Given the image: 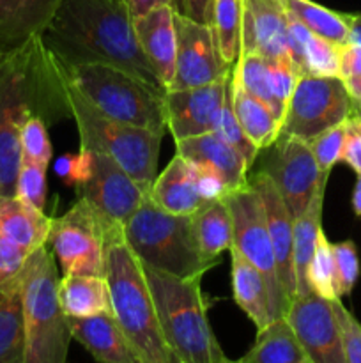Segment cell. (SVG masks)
<instances>
[{
    "label": "cell",
    "instance_id": "74e56055",
    "mask_svg": "<svg viewBox=\"0 0 361 363\" xmlns=\"http://www.w3.org/2000/svg\"><path fill=\"white\" fill-rule=\"evenodd\" d=\"M46 169L48 165L45 163L21 160L16 184L18 197L41 211H45L46 206Z\"/></svg>",
    "mask_w": 361,
    "mask_h": 363
},
{
    "label": "cell",
    "instance_id": "603a6c76",
    "mask_svg": "<svg viewBox=\"0 0 361 363\" xmlns=\"http://www.w3.org/2000/svg\"><path fill=\"white\" fill-rule=\"evenodd\" d=\"M326 186H328V177L321 181L314 197L308 202L306 209L294 220L292 261L294 277H296V294L294 296H303V294L311 293L310 282H308V268H310L311 257L315 254L319 233L322 230V208H324Z\"/></svg>",
    "mask_w": 361,
    "mask_h": 363
},
{
    "label": "cell",
    "instance_id": "7dc6e473",
    "mask_svg": "<svg viewBox=\"0 0 361 363\" xmlns=\"http://www.w3.org/2000/svg\"><path fill=\"white\" fill-rule=\"evenodd\" d=\"M361 77V46L342 45L340 48V78Z\"/></svg>",
    "mask_w": 361,
    "mask_h": 363
},
{
    "label": "cell",
    "instance_id": "2e32d148",
    "mask_svg": "<svg viewBox=\"0 0 361 363\" xmlns=\"http://www.w3.org/2000/svg\"><path fill=\"white\" fill-rule=\"evenodd\" d=\"M289 14L282 0H243L241 53H258L265 59L289 55Z\"/></svg>",
    "mask_w": 361,
    "mask_h": 363
},
{
    "label": "cell",
    "instance_id": "836d02e7",
    "mask_svg": "<svg viewBox=\"0 0 361 363\" xmlns=\"http://www.w3.org/2000/svg\"><path fill=\"white\" fill-rule=\"evenodd\" d=\"M308 282L314 293L321 294L326 300H335L340 298L338 282H336V268L335 257H333L331 243L326 238L324 230L319 233L317 247L311 257L310 268H308Z\"/></svg>",
    "mask_w": 361,
    "mask_h": 363
},
{
    "label": "cell",
    "instance_id": "277c9868",
    "mask_svg": "<svg viewBox=\"0 0 361 363\" xmlns=\"http://www.w3.org/2000/svg\"><path fill=\"white\" fill-rule=\"evenodd\" d=\"M48 59L57 74L73 85L99 113L119 123L166 131V91L110 64L62 66L53 57L48 55Z\"/></svg>",
    "mask_w": 361,
    "mask_h": 363
},
{
    "label": "cell",
    "instance_id": "1f68e13d",
    "mask_svg": "<svg viewBox=\"0 0 361 363\" xmlns=\"http://www.w3.org/2000/svg\"><path fill=\"white\" fill-rule=\"evenodd\" d=\"M211 30L216 46L225 60L232 67L241 53V32H243V0H212Z\"/></svg>",
    "mask_w": 361,
    "mask_h": 363
},
{
    "label": "cell",
    "instance_id": "e575fe53",
    "mask_svg": "<svg viewBox=\"0 0 361 363\" xmlns=\"http://www.w3.org/2000/svg\"><path fill=\"white\" fill-rule=\"evenodd\" d=\"M216 133L227 142V144L232 145L236 151H239L241 155L244 156L246 163L250 165V169L253 167L255 160L258 156V149L255 147L253 144L250 142V138L246 137L244 130L241 128L239 121H237L236 112H234V103H232V89H230V78H229V85H227V92H225V99H223V106H222V113H219L218 124H216Z\"/></svg>",
    "mask_w": 361,
    "mask_h": 363
},
{
    "label": "cell",
    "instance_id": "f5cc1de1",
    "mask_svg": "<svg viewBox=\"0 0 361 363\" xmlns=\"http://www.w3.org/2000/svg\"><path fill=\"white\" fill-rule=\"evenodd\" d=\"M354 101H356V99H354ZM356 106H357V110H360V113H361V106L357 105V103H356Z\"/></svg>",
    "mask_w": 361,
    "mask_h": 363
},
{
    "label": "cell",
    "instance_id": "cb8c5ba5",
    "mask_svg": "<svg viewBox=\"0 0 361 363\" xmlns=\"http://www.w3.org/2000/svg\"><path fill=\"white\" fill-rule=\"evenodd\" d=\"M52 218L21 201L18 195L0 197V234L28 252L48 243Z\"/></svg>",
    "mask_w": 361,
    "mask_h": 363
},
{
    "label": "cell",
    "instance_id": "d6986e66",
    "mask_svg": "<svg viewBox=\"0 0 361 363\" xmlns=\"http://www.w3.org/2000/svg\"><path fill=\"white\" fill-rule=\"evenodd\" d=\"M71 339L101 363H140L112 312L74 318L67 315Z\"/></svg>",
    "mask_w": 361,
    "mask_h": 363
},
{
    "label": "cell",
    "instance_id": "681fc988",
    "mask_svg": "<svg viewBox=\"0 0 361 363\" xmlns=\"http://www.w3.org/2000/svg\"><path fill=\"white\" fill-rule=\"evenodd\" d=\"M127 6V9H130L131 16H140V14H145L149 13V11L156 9V7L159 6H166V4H172V6H176L173 4V0H124Z\"/></svg>",
    "mask_w": 361,
    "mask_h": 363
},
{
    "label": "cell",
    "instance_id": "7c38bea8",
    "mask_svg": "<svg viewBox=\"0 0 361 363\" xmlns=\"http://www.w3.org/2000/svg\"><path fill=\"white\" fill-rule=\"evenodd\" d=\"M91 152V167L76 186L78 197L101 215L108 225H124L149 195L140 184L108 155Z\"/></svg>",
    "mask_w": 361,
    "mask_h": 363
},
{
    "label": "cell",
    "instance_id": "f546056e",
    "mask_svg": "<svg viewBox=\"0 0 361 363\" xmlns=\"http://www.w3.org/2000/svg\"><path fill=\"white\" fill-rule=\"evenodd\" d=\"M0 363H25V321L20 287L0 289Z\"/></svg>",
    "mask_w": 361,
    "mask_h": 363
},
{
    "label": "cell",
    "instance_id": "ffe728a7",
    "mask_svg": "<svg viewBox=\"0 0 361 363\" xmlns=\"http://www.w3.org/2000/svg\"><path fill=\"white\" fill-rule=\"evenodd\" d=\"M62 0H0V53L39 38Z\"/></svg>",
    "mask_w": 361,
    "mask_h": 363
},
{
    "label": "cell",
    "instance_id": "30bf717a",
    "mask_svg": "<svg viewBox=\"0 0 361 363\" xmlns=\"http://www.w3.org/2000/svg\"><path fill=\"white\" fill-rule=\"evenodd\" d=\"M353 108L354 98L342 78L303 74L287 103L280 135L310 142L328 128L343 123Z\"/></svg>",
    "mask_w": 361,
    "mask_h": 363
},
{
    "label": "cell",
    "instance_id": "7bdbcfd3",
    "mask_svg": "<svg viewBox=\"0 0 361 363\" xmlns=\"http://www.w3.org/2000/svg\"><path fill=\"white\" fill-rule=\"evenodd\" d=\"M342 162L361 174V113L354 101L353 112L345 119V140H343Z\"/></svg>",
    "mask_w": 361,
    "mask_h": 363
},
{
    "label": "cell",
    "instance_id": "d590c367",
    "mask_svg": "<svg viewBox=\"0 0 361 363\" xmlns=\"http://www.w3.org/2000/svg\"><path fill=\"white\" fill-rule=\"evenodd\" d=\"M340 48L342 45L311 34L308 39L306 53H304L306 73L314 77L340 78Z\"/></svg>",
    "mask_w": 361,
    "mask_h": 363
},
{
    "label": "cell",
    "instance_id": "8d00e7d4",
    "mask_svg": "<svg viewBox=\"0 0 361 363\" xmlns=\"http://www.w3.org/2000/svg\"><path fill=\"white\" fill-rule=\"evenodd\" d=\"M21 155L23 160L45 163L52 162V142H50L48 130H46L45 117L39 113H32L21 126Z\"/></svg>",
    "mask_w": 361,
    "mask_h": 363
},
{
    "label": "cell",
    "instance_id": "5b68a950",
    "mask_svg": "<svg viewBox=\"0 0 361 363\" xmlns=\"http://www.w3.org/2000/svg\"><path fill=\"white\" fill-rule=\"evenodd\" d=\"M59 82L64 105L73 116L80 133V147L108 155L140 184L145 194H151L152 183L158 176L156 169H158L159 147L165 133L110 119L99 113L64 78L59 77Z\"/></svg>",
    "mask_w": 361,
    "mask_h": 363
},
{
    "label": "cell",
    "instance_id": "b9f144b4",
    "mask_svg": "<svg viewBox=\"0 0 361 363\" xmlns=\"http://www.w3.org/2000/svg\"><path fill=\"white\" fill-rule=\"evenodd\" d=\"M335 311L336 323H338L340 340H342L343 357L345 363H361V325L357 319L343 307L340 298L331 300Z\"/></svg>",
    "mask_w": 361,
    "mask_h": 363
},
{
    "label": "cell",
    "instance_id": "f907efd6",
    "mask_svg": "<svg viewBox=\"0 0 361 363\" xmlns=\"http://www.w3.org/2000/svg\"><path fill=\"white\" fill-rule=\"evenodd\" d=\"M349 20V39L350 45L361 46V13H347Z\"/></svg>",
    "mask_w": 361,
    "mask_h": 363
},
{
    "label": "cell",
    "instance_id": "9a60e30c",
    "mask_svg": "<svg viewBox=\"0 0 361 363\" xmlns=\"http://www.w3.org/2000/svg\"><path fill=\"white\" fill-rule=\"evenodd\" d=\"M230 73L212 84L165 92L166 128L173 140L198 137L216 130Z\"/></svg>",
    "mask_w": 361,
    "mask_h": 363
},
{
    "label": "cell",
    "instance_id": "f6af8a7d",
    "mask_svg": "<svg viewBox=\"0 0 361 363\" xmlns=\"http://www.w3.org/2000/svg\"><path fill=\"white\" fill-rule=\"evenodd\" d=\"M88 167H91V152L80 147L76 155H64L57 158L55 172L64 183L76 188L87 177Z\"/></svg>",
    "mask_w": 361,
    "mask_h": 363
},
{
    "label": "cell",
    "instance_id": "816d5d0a",
    "mask_svg": "<svg viewBox=\"0 0 361 363\" xmlns=\"http://www.w3.org/2000/svg\"><path fill=\"white\" fill-rule=\"evenodd\" d=\"M353 209L354 213H356V216H361V174H357L356 184H354Z\"/></svg>",
    "mask_w": 361,
    "mask_h": 363
},
{
    "label": "cell",
    "instance_id": "ba28073f",
    "mask_svg": "<svg viewBox=\"0 0 361 363\" xmlns=\"http://www.w3.org/2000/svg\"><path fill=\"white\" fill-rule=\"evenodd\" d=\"M232 216V245L246 261L262 273L268 286L271 318H285L290 296L278 277L276 255L265 223L264 206L250 183L225 195Z\"/></svg>",
    "mask_w": 361,
    "mask_h": 363
},
{
    "label": "cell",
    "instance_id": "ee69618b",
    "mask_svg": "<svg viewBox=\"0 0 361 363\" xmlns=\"http://www.w3.org/2000/svg\"><path fill=\"white\" fill-rule=\"evenodd\" d=\"M287 14H289V23H287V52H289L290 60H292L299 77H303V74H308L304 53H306V45L311 32L297 18H294L290 13Z\"/></svg>",
    "mask_w": 361,
    "mask_h": 363
},
{
    "label": "cell",
    "instance_id": "4fadbf2b",
    "mask_svg": "<svg viewBox=\"0 0 361 363\" xmlns=\"http://www.w3.org/2000/svg\"><path fill=\"white\" fill-rule=\"evenodd\" d=\"M177 57L176 73L166 91L198 87L225 78L232 71L222 59L211 25L200 23L186 14L176 13Z\"/></svg>",
    "mask_w": 361,
    "mask_h": 363
},
{
    "label": "cell",
    "instance_id": "4316f807",
    "mask_svg": "<svg viewBox=\"0 0 361 363\" xmlns=\"http://www.w3.org/2000/svg\"><path fill=\"white\" fill-rule=\"evenodd\" d=\"M257 340L243 363H310L299 339L285 318L273 319L262 330H257Z\"/></svg>",
    "mask_w": 361,
    "mask_h": 363
},
{
    "label": "cell",
    "instance_id": "83f0119b",
    "mask_svg": "<svg viewBox=\"0 0 361 363\" xmlns=\"http://www.w3.org/2000/svg\"><path fill=\"white\" fill-rule=\"evenodd\" d=\"M59 298L66 315H85L112 312L110 287L105 277L62 275L59 280Z\"/></svg>",
    "mask_w": 361,
    "mask_h": 363
},
{
    "label": "cell",
    "instance_id": "d6a6232c",
    "mask_svg": "<svg viewBox=\"0 0 361 363\" xmlns=\"http://www.w3.org/2000/svg\"><path fill=\"white\" fill-rule=\"evenodd\" d=\"M234 74L241 82L246 92L260 99L262 103L269 106L275 113L276 119L282 124L283 110L278 105L273 92V78H271V64L269 59L258 55V53H243L239 55L237 62L232 66Z\"/></svg>",
    "mask_w": 361,
    "mask_h": 363
},
{
    "label": "cell",
    "instance_id": "e0dca14e",
    "mask_svg": "<svg viewBox=\"0 0 361 363\" xmlns=\"http://www.w3.org/2000/svg\"><path fill=\"white\" fill-rule=\"evenodd\" d=\"M250 184L257 190L262 206H264L265 223H268L269 238H271L273 250L276 255L278 277L285 287L287 294L292 300L294 294H296V277H294L292 261L294 216L268 174L258 170L250 177Z\"/></svg>",
    "mask_w": 361,
    "mask_h": 363
},
{
    "label": "cell",
    "instance_id": "f1b7e54d",
    "mask_svg": "<svg viewBox=\"0 0 361 363\" xmlns=\"http://www.w3.org/2000/svg\"><path fill=\"white\" fill-rule=\"evenodd\" d=\"M191 218L202 255L207 262L216 264L219 255L230 250L232 245V216L225 199L207 202Z\"/></svg>",
    "mask_w": 361,
    "mask_h": 363
},
{
    "label": "cell",
    "instance_id": "f35d334b",
    "mask_svg": "<svg viewBox=\"0 0 361 363\" xmlns=\"http://www.w3.org/2000/svg\"><path fill=\"white\" fill-rule=\"evenodd\" d=\"M343 140H345V121L336 124V126L328 128L308 142L322 172L331 174L333 167L342 162Z\"/></svg>",
    "mask_w": 361,
    "mask_h": 363
},
{
    "label": "cell",
    "instance_id": "d4e9b609",
    "mask_svg": "<svg viewBox=\"0 0 361 363\" xmlns=\"http://www.w3.org/2000/svg\"><path fill=\"white\" fill-rule=\"evenodd\" d=\"M230 275H232V296L237 307L253 321L257 330H262L273 321L269 293L262 273L230 247Z\"/></svg>",
    "mask_w": 361,
    "mask_h": 363
},
{
    "label": "cell",
    "instance_id": "ac0fdd59",
    "mask_svg": "<svg viewBox=\"0 0 361 363\" xmlns=\"http://www.w3.org/2000/svg\"><path fill=\"white\" fill-rule=\"evenodd\" d=\"M176 6L166 4V6H159L149 13L133 18L138 45L165 89H168L176 73Z\"/></svg>",
    "mask_w": 361,
    "mask_h": 363
},
{
    "label": "cell",
    "instance_id": "9c48e42d",
    "mask_svg": "<svg viewBox=\"0 0 361 363\" xmlns=\"http://www.w3.org/2000/svg\"><path fill=\"white\" fill-rule=\"evenodd\" d=\"M110 227L80 197L69 211L52 218L48 245L62 275L105 277L106 230Z\"/></svg>",
    "mask_w": 361,
    "mask_h": 363
},
{
    "label": "cell",
    "instance_id": "db71d44e",
    "mask_svg": "<svg viewBox=\"0 0 361 363\" xmlns=\"http://www.w3.org/2000/svg\"><path fill=\"white\" fill-rule=\"evenodd\" d=\"M356 103H357V105H360V106H361V99H360V101H356Z\"/></svg>",
    "mask_w": 361,
    "mask_h": 363
},
{
    "label": "cell",
    "instance_id": "4dcf8cb0",
    "mask_svg": "<svg viewBox=\"0 0 361 363\" xmlns=\"http://www.w3.org/2000/svg\"><path fill=\"white\" fill-rule=\"evenodd\" d=\"M282 2L287 13L297 18L311 34L336 43V45H347V39H349L347 13L328 9L311 0H282Z\"/></svg>",
    "mask_w": 361,
    "mask_h": 363
},
{
    "label": "cell",
    "instance_id": "bcb514c9",
    "mask_svg": "<svg viewBox=\"0 0 361 363\" xmlns=\"http://www.w3.org/2000/svg\"><path fill=\"white\" fill-rule=\"evenodd\" d=\"M191 163V169H193L195 181H197V188L200 197L204 199L205 202L218 201V199H223L227 194H229V186L223 181V177L216 172L212 167L204 165V163Z\"/></svg>",
    "mask_w": 361,
    "mask_h": 363
},
{
    "label": "cell",
    "instance_id": "8992f818",
    "mask_svg": "<svg viewBox=\"0 0 361 363\" xmlns=\"http://www.w3.org/2000/svg\"><path fill=\"white\" fill-rule=\"evenodd\" d=\"M59 268L48 243L35 248L20 277L25 363H64L71 332L59 298Z\"/></svg>",
    "mask_w": 361,
    "mask_h": 363
},
{
    "label": "cell",
    "instance_id": "52a82bcc",
    "mask_svg": "<svg viewBox=\"0 0 361 363\" xmlns=\"http://www.w3.org/2000/svg\"><path fill=\"white\" fill-rule=\"evenodd\" d=\"M122 230L127 247L140 262L159 272L193 279L214 266L202 255L191 215L163 211L151 199L127 218Z\"/></svg>",
    "mask_w": 361,
    "mask_h": 363
},
{
    "label": "cell",
    "instance_id": "c3c4849f",
    "mask_svg": "<svg viewBox=\"0 0 361 363\" xmlns=\"http://www.w3.org/2000/svg\"><path fill=\"white\" fill-rule=\"evenodd\" d=\"M211 7L212 0H180L179 13L186 14L191 20L209 25V21H211Z\"/></svg>",
    "mask_w": 361,
    "mask_h": 363
},
{
    "label": "cell",
    "instance_id": "44dd1931",
    "mask_svg": "<svg viewBox=\"0 0 361 363\" xmlns=\"http://www.w3.org/2000/svg\"><path fill=\"white\" fill-rule=\"evenodd\" d=\"M177 155L188 162L204 163L212 167L229 186V191L237 190L250 183V165L239 151L227 144L216 131L198 135V137L176 140Z\"/></svg>",
    "mask_w": 361,
    "mask_h": 363
},
{
    "label": "cell",
    "instance_id": "484cf974",
    "mask_svg": "<svg viewBox=\"0 0 361 363\" xmlns=\"http://www.w3.org/2000/svg\"><path fill=\"white\" fill-rule=\"evenodd\" d=\"M230 89H232L234 112H236L241 128L258 151H265L280 137L282 124L265 103L246 92L234 71L230 73Z\"/></svg>",
    "mask_w": 361,
    "mask_h": 363
},
{
    "label": "cell",
    "instance_id": "6da1fadb",
    "mask_svg": "<svg viewBox=\"0 0 361 363\" xmlns=\"http://www.w3.org/2000/svg\"><path fill=\"white\" fill-rule=\"evenodd\" d=\"M39 41L62 66L110 64L166 91L138 45L124 0H62Z\"/></svg>",
    "mask_w": 361,
    "mask_h": 363
},
{
    "label": "cell",
    "instance_id": "5bb4252c",
    "mask_svg": "<svg viewBox=\"0 0 361 363\" xmlns=\"http://www.w3.org/2000/svg\"><path fill=\"white\" fill-rule=\"evenodd\" d=\"M285 319L292 326L310 363H345L331 300L314 291L294 296Z\"/></svg>",
    "mask_w": 361,
    "mask_h": 363
},
{
    "label": "cell",
    "instance_id": "8fae6325",
    "mask_svg": "<svg viewBox=\"0 0 361 363\" xmlns=\"http://www.w3.org/2000/svg\"><path fill=\"white\" fill-rule=\"evenodd\" d=\"M265 151L268 155L260 172L271 177L296 220L306 209L321 181L329 177V172H322L310 144L292 135H280Z\"/></svg>",
    "mask_w": 361,
    "mask_h": 363
},
{
    "label": "cell",
    "instance_id": "60d3db41",
    "mask_svg": "<svg viewBox=\"0 0 361 363\" xmlns=\"http://www.w3.org/2000/svg\"><path fill=\"white\" fill-rule=\"evenodd\" d=\"M30 254L32 252L0 234V289L9 291L20 287V277Z\"/></svg>",
    "mask_w": 361,
    "mask_h": 363
},
{
    "label": "cell",
    "instance_id": "7402d4cb",
    "mask_svg": "<svg viewBox=\"0 0 361 363\" xmlns=\"http://www.w3.org/2000/svg\"><path fill=\"white\" fill-rule=\"evenodd\" d=\"M149 199L163 211L173 215H195L207 204L198 194L191 163L179 155L173 156L166 169L156 176Z\"/></svg>",
    "mask_w": 361,
    "mask_h": 363
},
{
    "label": "cell",
    "instance_id": "7a4b0ae2",
    "mask_svg": "<svg viewBox=\"0 0 361 363\" xmlns=\"http://www.w3.org/2000/svg\"><path fill=\"white\" fill-rule=\"evenodd\" d=\"M105 279L110 287L113 318L140 363H177L159 328L142 262L127 247L122 225H112L106 230Z\"/></svg>",
    "mask_w": 361,
    "mask_h": 363
},
{
    "label": "cell",
    "instance_id": "ab89813d",
    "mask_svg": "<svg viewBox=\"0 0 361 363\" xmlns=\"http://www.w3.org/2000/svg\"><path fill=\"white\" fill-rule=\"evenodd\" d=\"M333 257H335L336 282H338L340 298L353 293L357 279H360V257L354 241H340L331 243Z\"/></svg>",
    "mask_w": 361,
    "mask_h": 363
},
{
    "label": "cell",
    "instance_id": "3957f363",
    "mask_svg": "<svg viewBox=\"0 0 361 363\" xmlns=\"http://www.w3.org/2000/svg\"><path fill=\"white\" fill-rule=\"evenodd\" d=\"M159 328L177 363H227L207 319L200 279H180L142 262Z\"/></svg>",
    "mask_w": 361,
    "mask_h": 363
}]
</instances>
